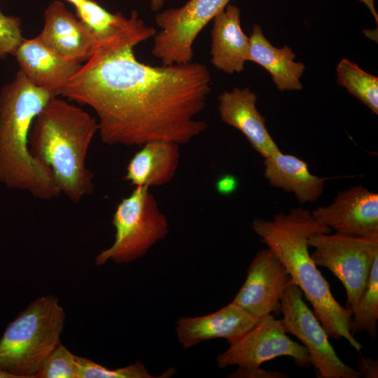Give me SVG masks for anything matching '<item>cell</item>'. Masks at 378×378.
I'll return each instance as SVG.
<instances>
[{"label":"cell","mask_w":378,"mask_h":378,"mask_svg":"<svg viewBox=\"0 0 378 378\" xmlns=\"http://www.w3.org/2000/svg\"><path fill=\"white\" fill-rule=\"evenodd\" d=\"M43 17L44 25L37 36L62 57L81 63L97 50L91 30L60 1L51 2Z\"/></svg>","instance_id":"13"},{"label":"cell","mask_w":378,"mask_h":378,"mask_svg":"<svg viewBox=\"0 0 378 378\" xmlns=\"http://www.w3.org/2000/svg\"><path fill=\"white\" fill-rule=\"evenodd\" d=\"M211 62L218 70L240 73L248 61L250 37L241 27L240 10L228 4L213 19L211 31Z\"/></svg>","instance_id":"17"},{"label":"cell","mask_w":378,"mask_h":378,"mask_svg":"<svg viewBox=\"0 0 378 378\" xmlns=\"http://www.w3.org/2000/svg\"><path fill=\"white\" fill-rule=\"evenodd\" d=\"M251 228L285 267L292 281L310 302L329 337L344 338L358 352L363 346L351 332L352 311L334 298L330 285L309 252V239L332 229L319 223L309 209L295 208L279 212L272 219L257 218Z\"/></svg>","instance_id":"2"},{"label":"cell","mask_w":378,"mask_h":378,"mask_svg":"<svg viewBox=\"0 0 378 378\" xmlns=\"http://www.w3.org/2000/svg\"><path fill=\"white\" fill-rule=\"evenodd\" d=\"M77 356L59 343L44 360L35 378H77Z\"/></svg>","instance_id":"24"},{"label":"cell","mask_w":378,"mask_h":378,"mask_svg":"<svg viewBox=\"0 0 378 378\" xmlns=\"http://www.w3.org/2000/svg\"><path fill=\"white\" fill-rule=\"evenodd\" d=\"M279 356L291 357L299 368L312 365L307 351L303 345L292 340L285 331L281 319L270 314L261 319L230 347L216 357L220 368L237 365V370L228 377L244 378L263 363Z\"/></svg>","instance_id":"8"},{"label":"cell","mask_w":378,"mask_h":378,"mask_svg":"<svg viewBox=\"0 0 378 378\" xmlns=\"http://www.w3.org/2000/svg\"><path fill=\"white\" fill-rule=\"evenodd\" d=\"M66 1L71 4L74 7L79 5L83 0H65Z\"/></svg>","instance_id":"31"},{"label":"cell","mask_w":378,"mask_h":378,"mask_svg":"<svg viewBox=\"0 0 378 378\" xmlns=\"http://www.w3.org/2000/svg\"><path fill=\"white\" fill-rule=\"evenodd\" d=\"M0 378H15V377L0 370Z\"/></svg>","instance_id":"30"},{"label":"cell","mask_w":378,"mask_h":378,"mask_svg":"<svg viewBox=\"0 0 378 378\" xmlns=\"http://www.w3.org/2000/svg\"><path fill=\"white\" fill-rule=\"evenodd\" d=\"M358 370L367 378H377L378 376L377 362L372 358H361L357 363Z\"/></svg>","instance_id":"27"},{"label":"cell","mask_w":378,"mask_h":378,"mask_svg":"<svg viewBox=\"0 0 378 378\" xmlns=\"http://www.w3.org/2000/svg\"><path fill=\"white\" fill-rule=\"evenodd\" d=\"M130 159L125 178L134 186L155 187L169 183L179 164V144L155 139L145 143Z\"/></svg>","instance_id":"18"},{"label":"cell","mask_w":378,"mask_h":378,"mask_svg":"<svg viewBox=\"0 0 378 378\" xmlns=\"http://www.w3.org/2000/svg\"><path fill=\"white\" fill-rule=\"evenodd\" d=\"M378 320V255L373 260L365 287L352 310L351 332H365L372 340L377 337Z\"/></svg>","instance_id":"21"},{"label":"cell","mask_w":378,"mask_h":378,"mask_svg":"<svg viewBox=\"0 0 378 378\" xmlns=\"http://www.w3.org/2000/svg\"><path fill=\"white\" fill-rule=\"evenodd\" d=\"M136 46L125 41L97 50L61 95L94 111L98 132L108 146L188 143L207 128L196 118L211 91L207 66L192 62L150 66L136 59Z\"/></svg>","instance_id":"1"},{"label":"cell","mask_w":378,"mask_h":378,"mask_svg":"<svg viewBox=\"0 0 378 378\" xmlns=\"http://www.w3.org/2000/svg\"><path fill=\"white\" fill-rule=\"evenodd\" d=\"M311 213L337 232L378 239V194L363 186L340 191L330 204Z\"/></svg>","instance_id":"12"},{"label":"cell","mask_w":378,"mask_h":378,"mask_svg":"<svg viewBox=\"0 0 378 378\" xmlns=\"http://www.w3.org/2000/svg\"><path fill=\"white\" fill-rule=\"evenodd\" d=\"M303 293L293 282L286 287L281 312L286 333L297 337L308 352L319 378H360L361 373L344 363L328 340V335L314 312L303 300Z\"/></svg>","instance_id":"9"},{"label":"cell","mask_w":378,"mask_h":378,"mask_svg":"<svg viewBox=\"0 0 378 378\" xmlns=\"http://www.w3.org/2000/svg\"><path fill=\"white\" fill-rule=\"evenodd\" d=\"M258 96L248 88H234L218 96V112L227 125L239 130L263 158L280 150L256 108Z\"/></svg>","instance_id":"15"},{"label":"cell","mask_w":378,"mask_h":378,"mask_svg":"<svg viewBox=\"0 0 378 378\" xmlns=\"http://www.w3.org/2000/svg\"><path fill=\"white\" fill-rule=\"evenodd\" d=\"M164 2L165 0H149L150 8L153 11H158L162 8Z\"/></svg>","instance_id":"28"},{"label":"cell","mask_w":378,"mask_h":378,"mask_svg":"<svg viewBox=\"0 0 378 378\" xmlns=\"http://www.w3.org/2000/svg\"><path fill=\"white\" fill-rule=\"evenodd\" d=\"M310 253L317 267L328 269L344 286L347 308L356 306L378 255V239L337 232L320 233L309 239Z\"/></svg>","instance_id":"7"},{"label":"cell","mask_w":378,"mask_h":378,"mask_svg":"<svg viewBox=\"0 0 378 378\" xmlns=\"http://www.w3.org/2000/svg\"><path fill=\"white\" fill-rule=\"evenodd\" d=\"M22 40L20 19L6 15L0 10V58L14 55Z\"/></svg>","instance_id":"25"},{"label":"cell","mask_w":378,"mask_h":378,"mask_svg":"<svg viewBox=\"0 0 378 378\" xmlns=\"http://www.w3.org/2000/svg\"><path fill=\"white\" fill-rule=\"evenodd\" d=\"M337 83L378 114V78L361 69L356 64L342 59L337 65Z\"/></svg>","instance_id":"22"},{"label":"cell","mask_w":378,"mask_h":378,"mask_svg":"<svg viewBox=\"0 0 378 378\" xmlns=\"http://www.w3.org/2000/svg\"><path fill=\"white\" fill-rule=\"evenodd\" d=\"M265 178L272 187L293 192L299 203L316 202L323 195L326 178L312 174L299 158L279 150L264 158Z\"/></svg>","instance_id":"19"},{"label":"cell","mask_w":378,"mask_h":378,"mask_svg":"<svg viewBox=\"0 0 378 378\" xmlns=\"http://www.w3.org/2000/svg\"><path fill=\"white\" fill-rule=\"evenodd\" d=\"M149 188L136 186L117 205L112 220L113 243L95 257L97 265L108 260L118 264L134 262L167 236V218Z\"/></svg>","instance_id":"6"},{"label":"cell","mask_w":378,"mask_h":378,"mask_svg":"<svg viewBox=\"0 0 378 378\" xmlns=\"http://www.w3.org/2000/svg\"><path fill=\"white\" fill-rule=\"evenodd\" d=\"M258 321L230 302L208 315L179 318L176 332L184 349L217 338L225 339L230 344L248 332Z\"/></svg>","instance_id":"16"},{"label":"cell","mask_w":378,"mask_h":378,"mask_svg":"<svg viewBox=\"0 0 378 378\" xmlns=\"http://www.w3.org/2000/svg\"><path fill=\"white\" fill-rule=\"evenodd\" d=\"M0 1H1V0H0Z\"/></svg>","instance_id":"32"},{"label":"cell","mask_w":378,"mask_h":378,"mask_svg":"<svg viewBox=\"0 0 378 378\" xmlns=\"http://www.w3.org/2000/svg\"><path fill=\"white\" fill-rule=\"evenodd\" d=\"M98 122L80 107L52 97L36 115L28 139L31 155L48 167L61 195L78 203L94 192V174L86 165Z\"/></svg>","instance_id":"3"},{"label":"cell","mask_w":378,"mask_h":378,"mask_svg":"<svg viewBox=\"0 0 378 378\" xmlns=\"http://www.w3.org/2000/svg\"><path fill=\"white\" fill-rule=\"evenodd\" d=\"M296 55L285 46L276 48L265 38L261 27L254 24L250 36L248 61L265 68L271 75L278 90H300L302 88L300 78L305 66L302 62H295Z\"/></svg>","instance_id":"20"},{"label":"cell","mask_w":378,"mask_h":378,"mask_svg":"<svg viewBox=\"0 0 378 378\" xmlns=\"http://www.w3.org/2000/svg\"><path fill=\"white\" fill-rule=\"evenodd\" d=\"M360 1L365 3L368 6V7L370 8L371 12L372 13L375 18L377 19V13L374 7V0H360Z\"/></svg>","instance_id":"29"},{"label":"cell","mask_w":378,"mask_h":378,"mask_svg":"<svg viewBox=\"0 0 378 378\" xmlns=\"http://www.w3.org/2000/svg\"><path fill=\"white\" fill-rule=\"evenodd\" d=\"M14 55L20 70L36 87L61 95L81 64L67 60L48 47L37 36L22 41Z\"/></svg>","instance_id":"14"},{"label":"cell","mask_w":378,"mask_h":378,"mask_svg":"<svg viewBox=\"0 0 378 378\" xmlns=\"http://www.w3.org/2000/svg\"><path fill=\"white\" fill-rule=\"evenodd\" d=\"M66 314L52 295L31 302L6 327L0 338V370L15 378H35L60 343Z\"/></svg>","instance_id":"5"},{"label":"cell","mask_w":378,"mask_h":378,"mask_svg":"<svg viewBox=\"0 0 378 378\" xmlns=\"http://www.w3.org/2000/svg\"><path fill=\"white\" fill-rule=\"evenodd\" d=\"M54 97L20 70L0 92V182L41 200L61 192L50 169L30 153L28 139L34 120Z\"/></svg>","instance_id":"4"},{"label":"cell","mask_w":378,"mask_h":378,"mask_svg":"<svg viewBox=\"0 0 378 378\" xmlns=\"http://www.w3.org/2000/svg\"><path fill=\"white\" fill-rule=\"evenodd\" d=\"M77 378H152L155 376L148 372L140 360L129 365L108 369L88 358L77 356Z\"/></svg>","instance_id":"23"},{"label":"cell","mask_w":378,"mask_h":378,"mask_svg":"<svg viewBox=\"0 0 378 378\" xmlns=\"http://www.w3.org/2000/svg\"><path fill=\"white\" fill-rule=\"evenodd\" d=\"M293 282L284 265L268 248L256 253L247 270L246 279L232 302L255 318L281 312L286 287Z\"/></svg>","instance_id":"11"},{"label":"cell","mask_w":378,"mask_h":378,"mask_svg":"<svg viewBox=\"0 0 378 378\" xmlns=\"http://www.w3.org/2000/svg\"><path fill=\"white\" fill-rule=\"evenodd\" d=\"M230 1L189 0L181 7L158 13L155 21L161 30L153 36L152 55L162 65L192 62L198 34Z\"/></svg>","instance_id":"10"},{"label":"cell","mask_w":378,"mask_h":378,"mask_svg":"<svg viewBox=\"0 0 378 378\" xmlns=\"http://www.w3.org/2000/svg\"><path fill=\"white\" fill-rule=\"evenodd\" d=\"M238 186L237 178L232 175H225L219 178L216 183V190L221 195H227L236 190Z\"/></svg>","instance_id":"26"}]
</instances>
